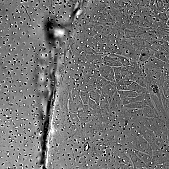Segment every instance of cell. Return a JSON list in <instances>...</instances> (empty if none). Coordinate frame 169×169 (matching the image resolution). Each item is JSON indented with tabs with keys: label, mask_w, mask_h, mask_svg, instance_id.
<instances>
[{
	"label": "cell",
	"mask_w": 169,
	"mask_h": 169,
	"mask_svg": "<svg viewBox=\"0 0 169 169\" xmlns=\"http://www.w3.org/2000/svg\"><path fill=\"white\" fill-rule=\"evenodd\" d=\"M128 90L134 91L139 95H142L146 94L147 91V89L141 86L136 81L132 82L129 86Z\"/></svg>",
	"instance_id": "obj_1"
},
{
	"label": "cell",
	"mask_w": 169,
	"mask_h": 169,
	"mask_svg": "<svg viewBox=\"0 0 169 169\" xmlns=\"http://www.w3.org/2000/svg\"><path fill=\"white\" fill-rule=\"evenodd\" d=\"M145 94L139 95L134 97L126 98L122 100V101L123 106L134 102H142L145 97Z\"/></svg>",
	"instance_id": "obj_2"
},
{
	"label": "cell",
	"mask_w": 169,
	"mask_h": 169,
	"mask_svg": "<svg viewBox=\"0 0 169 169\" xmlns=\"http://www.w3.org/2000/svg\"><path fill=\"white\" fill-rule=\"evenodd\" d=\"M121 100L128 98H132L139 95L136 93L130 90L117 91Z\"/></svg>",
	"instance_id": "obj_3"
},
{
	"label": "cell",
	"mask_w": 169,
	"mask_h": 169,
	"mask_svg": "<svg viewBox=\"0 0 169 169\" xmlns=\"http://www.w3.org/2000/svg\"><path fill=\"white\" fill-rule=\"evenodd\" d=\"M152 53L148 50H144L139 54L138 59L140 62L143 64L146 62L153 55Z\"/></svg>",
	"instance_id": "obj_4"
},
{
	"label": "cell",
	"mask_w": 169,
	"mask_h": 169,
	"mask_svg": "<svg viewBox=\"0 0 169 169\" xmlns=\"http://www.w3.org/2000/svg\"><path fill=\"white\" fill-rule=\"evenodd\" d=\"M132 81L122 79L117 82L116 88L118 91H122L128 90L129 86Z\"/></svg>",
	"instance_id": "obj_5"
},
{
	"label": "cell",
	"mask_w": 169,
	"mask_h": 169,
	"mask_svg": "<svg viewBox=\"0 0 169 169\" xmlns=\"http://www.w3.org/2000/svg\"><path fill=\"white\" fill-rule=\"evenodd\" d=\"M160 96L161 102L164 110L166 112L169 110V99L163 95L162 90L160 89Z\"/></svg>",
	"instance_id": "obj_6"
},
{
	"label": "cell",
	"mask_w": 169,
	"mask_h": 169,
	"mask_svg": "<svg viewBox=\"0 0 169 169\" xmlns=\"http://www.w3.org/2000/svg\"><path fill=\"white\" fill-rule=\"evenodd\" d=\"M125 108L142 109L145 107L142 102H136L123 105Z\"/></svg>",
	"instance_id": "obj_7"
},
{
	"label": "cell",
	"mask_w": 169,
	"mask_h": 169,
	"mask_svg": "<svg viewBox=\"0 0 169 169\" xmlns=\"http://www.w3.org/2000/svg\"><path fill=\"white\" fill-rule=\"evenodd\" d=\"M128 69L127 66H122L121 67V74L123 79L127 74Z\"/></svg>",
	"instance_id": "obj_8"
},
{
	"label": "cell",
	"mask_w": 169,
	"mask_h": 169,
	"mask_svg": "<svg viewBox=\"0 0 169 169\" xmlns=\"http://www.w3.org/2000/svg\"><path fill=\"white\" fill-rule=\"evenodd\" d=\"M121 67H116L115 69V76L121 75Z\"/></svg>",
	"instance_id": "obj_9"
},
{
	"label": "cell",
	"mask_w": 169,
	"mask_h": 169,
	"mask_svg": "<svg viewBox=\"0 0 169 169\" xmlns=\"http://www.w3.org/2000/svg\"><path fill=\"white\" fill-rule=\"evenodd\" d=\"M141 169H148L146 167H144Z\"/></svg>",
	"instance_id": "obj_10"
},
{
	"label": "cell",
	"mask_w": 169,
	"mask_h": 169,
	"mask_svg": "<svg viewBox=\"0 0 169 169\" xmlns=\"http://www.w3.org/2000/svg\"><path fill=\"white\" fill-rule=\"evenodd\" d=\"M135 169H136V168H135Z\"/></svg>",
	"instance_id": "obj_11"
}]
</instances>
